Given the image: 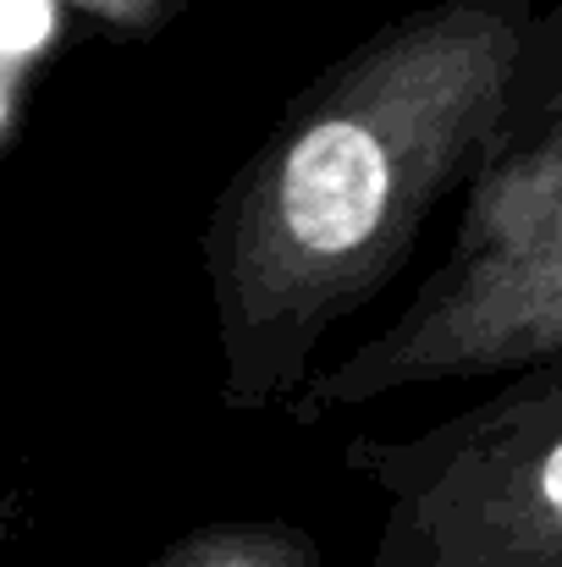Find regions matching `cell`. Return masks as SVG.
<instances>
[{
  "label": "cell",
  "instance_id": "6da1fadb",
  "mask_svg": "<svg viewBox=\"0 0 562 567\" xmlns=\"http://www.w3.org/2000/svg\"><path fill=\"white\" fill-rule=\"evenodd\" d=\"M535 0H425L331 55L221 183L198 265L215 402L270 413L469 183Z\"/></svg>",
  "mask_w": 562,
  "mask_h": 567
},
{
  "label": "cell",
  "instance_id": "7a4b0ae2",
  "mask_svg": "<svg viewBox=\"0 0 562 567\" xmlns=\"http://www.w3.org/2000/svg\"><path fill=\"white\" fill-rule=\"evenodd\" d=\"M458 193L447 259L391 326L304 380L282 408L287 419L326 424L391 391L562 359V0L535 6L497 122Z\"/></svg>",
  "mask_w": 562,
  "mask_h": 567
},
{
  "label": "cell",
  "instance_id": "3957f363",
  "mask_svg": "<svg viewBox=\"0 0 562 567\" xmlns=\"http://www.w3.org/2000/svg\"><path fill=\"white\" fill-rule=\"evenodd\" d=\"M343 468L386 502L370 567H562V359L408 441L348 435Z\"/></svg>",
  "mask_w": 562,
  "mask_h": 567
},
{
  "label": "cell",
  "instance_id": "277c9868",
  "mask_svg": "<svg viewBox=\"0 0 562 567\" xmlns=\"http://www.w3.org/2000/svg\"><path fill=\"white\" fill-rule=\"evenodd\" d=\"M139 567H326L320 540L287 518H215L166 540Z\"/></svg>",
  "mask_w": 562,
  "mask_h": 567
},
{
  "label": "cell",
  "instance_id": "5b68a950",
  "mask_svg": "<svg viewBox=\"0 0 562 567\" xmlns=\"http://www.w3.org/2000/svg\"><path fill=\"white\" fill-rule=\"evenodd\" d=\"M67 6H78L89 22H100L116 39H155L177 17H187L198 0H67Z\"/></svg>",
  "mask_w": 562,
  "mask_h": 567
},
{
  "label": "cell",
  "instance_id": "8992f818",
  "mask_svg": "<svg viewBox=\"0 0 562 567\" xmlns=\"http://www.w3.org/2000/svg\"><path fill=\"white\" fill-rule=\"evenodd\" d=\"M61 0H0V61H28L50 44Z\"/></svg>",
  "mask_w": 562,
  "mask_h": 567
},
{
  "label": "cell",
  "instance_id": "52a82bcc",
  "mask_svg": "<svg viewBox=\"0 0 562 567\" xmlns=\"http://www.w3.org/2000/svg\"><path fill=\"white\" fill-rule=\"evenodd\" d=\"M17 524H22V507H17V496H11V491H0V557H6V546H11Z\"/></svg>",
  "mask_w": 562,
  "mask_h": 567
},
{
  "label": "cell",
  "instance_id": "ba28073f",
  "mask_svg": "<svg viewBox=\"0 0 562 567\" xmlns=\"http://www.w3.org/2000/svg\"><path fill=\"white\" fill-rule=\"evenodd\" d=\"M0 127H6V83H0Z\"/></svg>",
  "mask_w": 562,
  "mask_h": 567
}]
</instances>
